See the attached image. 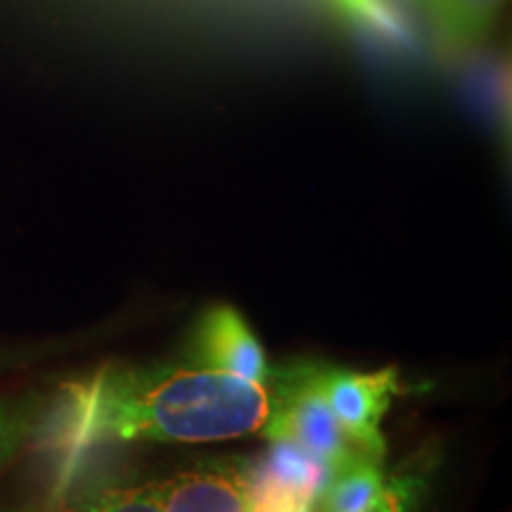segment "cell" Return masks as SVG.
Listing matches in <instances>:
<instances>
[{"label":"cell","mask_w":512,"mask_h":512,"mask_svg":"<svg viewBox=\"0 0 512 512\" xmlns=\"http://www.w3.org/2000/svg\"><path fill=\"white\" fill-rule=\"evenodd\" d=\"M320 368L323 363L294 361L268 373L266 387L271 408L261 434L268 441H283L302 448L332 472L366 453L351 444L332 413L328 396L323 392Z\"/></svg>","instance_id":"cell-2"},{"label":"cell","mask_w":512,"mask_h":512,"mask_svg":"<svg viewBox=\"0 0 512 512\" xmlns=\"http://www.w3.org/2000/svg\"><path fill=\"white\" fill-rule=\"evenodd\" d=\"M190 358L197 366L226 370L264 384L271 373L259 339L230 306H214L200 318L190 339Z\"/></svg>","instance_id":"cell-5"},{"label":"cell","mask_w":512,"mask_h":512,"mask_svg":"<svg viewBox=\"0 0 512 512\" xmlns=\"http://www.w3.org/2000/svg\"><path fill=\"white\" fill-rule=\"evenodd\" d=\"M268 387L204 366L107 368L67 382L41 422L36 448L57 472V491L86 458L114 441L204 444L264 430Z\"/></svg>","instance_id":"cell-1"},{"label":"cell","mask_w":512,"mask_h":512,"mask_svg":"<svg viewBox=\"0 0 512 512\" xmlns=\"http://www.w3.org/2000/svg\"><path fill=\"white\" fill-rule=\"evenodd\" d=\"M159 484L162 512H249L252 465L204 460Z\"/></svg>","instance_id":"cell-4"},{"label":"cell","mask_w":512,"mask_h":512,"mask_svg":"<svg viewBox=\"0 0 512 512\" xmlns=\"http://www.w3.org/2000/svg\"><path fill=\"white\" fill-rule=\"evenodd\" d=\"M0 366H3V361H0Z\"/></svg>","instance_id":"cell-9"},{"label":"cell","mask_w":512,"mask_h":512,"mask_svg":"<svg viewBox=\"0 0 512 512\" xmlns=\"http://www.w3.org/2000/svg\"><path fill=\"white\" fill-rule=\"evenodd\" d=\"M320 380H323V392L328 396L332 413L351 444L382 463L387 444H384L380 425L384 413L392 406L396 389H399L396 370L387 368L380 373H356V370L323 363Z\"/></svg>","instance_id":"cell-3"},{"label":"cell","mask_w":512,"mask_h":512,"mask_svg":"<svg viewBox=\"0 0 512 512\" xmlns=\"http://www.w3.org/2000/svg\"><path fill=\"white\" fill-rule=\"evenodd\" d=\"M34 415L27 403L0 401V465L10 460L17 446L31 434Z\"/></svg>","instance_id":"cell-8"},{"label":"cell","mask_w":512,"mask_h":512,"mask_svg":"<svg viewBox=\"0 0 512 512\" xmlns=\"http://www.w3.org/2000/svg\"><path fill=\"white\" fill-rule=\"evenodd\" d=\"M501 5L503 0H430L441 36L458 48L482 41Z\"/></svg>","instance_id":"cell-7"},{"label":"cell","mask_w":512,"mask_h":512,"mask_svg":"<svg viewBox=\"0 0 512 512\" xmlns=\"http://www.w3.org/2000/svg\"><path fill=\"white\" fill-rule=\"evenodd\" d=\"M38 512H162L159 484L95 486L72 496H55Z\"/></svg>","instance_id":"cell-6"}]
</instances>
